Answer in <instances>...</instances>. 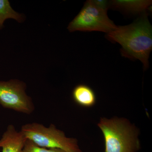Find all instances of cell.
Returning a JSON list of instances; mask_svg holds the SVG:
<instances>
[{"label":"cell","mask_w":152,"mask_h":152,"mask_svg":"<svg viewBox=\"0 0 152 152\" xmlns=\"http://www.w3.org/2000/svg\"><path fill=\"white\" fill-rule=\"evenodd\" d=\"M26 140L21 131L18 132L13 125H9L0 139L2 152H22Z\"/></svg>","instance_id":"6"},{"label":"cell","mask_w":152,"mask_h":152,"mask_svg":"<svg viewBox=\"0 0 152 152\" xmlns=\"http://www.w3.org/2000/svg\"><path fill=\"white\" fill-rule=\"evenodd\" d=\"M72 97L76 103L85 107H93L96 104L95 93L92 89L86 85L76 86L73 91Z\"/></svg>","instance_id":"8"},{"label":"cell","mask_w":152,"mask_h":152,"mask_svg":"<svg viewBox=\"0 0 152 152\" xmlns=\"http://www.w3.org/2000/svg\"><path fill=\"white\" fill-rule=\"evenodd\" d=\"M26 87L24 83L19 80L0 81V104L19 113H32L34 106L26 93Z\"/></svg>","instance_id":"5"},{"label":"cell","mask_w":152,"mask_h":152,"mask_svg":"<svg viewBox=\"0 0 152 152\" xmlns=\"http://www.w3.org/2000/svg\"><path fill=\"white\" fill-rule=\"evenodd\" d=\"M22 152H65L59 149H48L39 146L27 139Z\"/></svg>","instance_id":"10"},{"label":"cell","mask_w":152,"mask_h":152,"mask_svg":"<svg viewBox=\"0 0 152 152\" xmlns=\"http://www.w3.org/2000/svg\"><path fill=\"white\" fill-rule=\"evenodd\" d=\"M12 19L20 23L23 20V17L12 8L8 0H0V30L4 27L7 19Z\"/></svg>","instance_id":"9"},{"label":"cell","mask_w":152,"mask_h":152,"mask_svg":"<svg viewBox=\"0 0 152 152\" xmlns=\"http://www.w3.org/2000/svg\"><path fill=\"white\" fill-rule=\"evenodd\" d=\"M116 27L108 17L107 10L97 5L93 0H89L70 23L68 29L70 32L98 31L108 34Z\"/></svg>","instance_id":"4"},{"label":"cell","mask_w":152,"mask_h":152,"mask_svg":"<svg viewBox=\"0 0 152 152\" xmlns=\"http://www.w3.org/2000/svg\"><path fill=\"white\" fill-rule=\"evenodd\" d=\"M106 38L113 43L121 45V55L130 59L139 60L144 70L149 67V57L152 49V27L146 12L131 24L117 26Z\"/></svg>","instance_id":"1"},{"label":"cell","mask_w":152,"mask_h":152,"mask_svg":"<svg viewBox=\"0 0 152 152\" xmlns=\"http://www.w3.org/2000/svg\"><path fill=\"white\" fill-rule=\"evenodd\" d=\"M152 4V1L148 0H114L109 1V8L118 10L132 14L146 12Z\"/></svg>","instance_id":"7"},{"label":"cell","mask_w":152,"mask_h":152,"mask_svg":"<svg viewBox=\"0 0 152 152\" xmlns=\"http://www.w3.org/2000/svg\"><path fill=\"white\" fill-rule=\"evenodd\" d=\"M20 131L26 139L39 146L65 152H82L76 139L68 137L53 124L46 127L39 123L28 124L22 126Z\"/></svg>","instance_id":"3"},{"label":"cell","mask_w":152,"mask_h":152,"mask_svg":"<svg viewBox=\"0 0 152 152\" xmlns=\"http://www.w3.org/2000/svg\"><path fill=\"white\" fill-rule=\"evenodd\" d=\"M104 136L105 152H137L141 148L137 128L124 118H101L98 124Z\"/></svg>","instance_id":"2"}]
</instances>
